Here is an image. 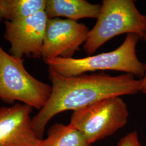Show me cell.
Wrapping results in <instances>:
<instances>
[{"label":"cell","instance_id":"cell-6","mask_svg":"<svg viewBox=\"0 0 146 146\" xmlns=\"http://www.w3.org/2000/svg\"><path fill=\"white\" fill-rule=\"evenodd\" d=\"M48 18L44 11L13 22L5 21L4 38L9 42V53L15 58H42Z\"/></svg>","mask_w":146,"mask_h":146},{"label":"cell","instance_id":"cell-12","mask_svg":"<svg viewBox=\"0 0 146 146\" xmlns=\"http://www.w3.org/2000/svg\"><path fill=\"white\" fill-rule=\"evenodd\" d=\"M117 146H142L136 131L130 132L119 141Z\"/></svg>","mask_w":146,"mask_h":146},{"label":"cell","instance_id":"cell-4","mask_svg":"<svg viewBox=\"0 0 146 146\" xmlns=\"http://www.w3.org/2000/svg\"><path fill=\"white\" fill-rule=\"evenodd\" d=\"M51 92L52 86L27 70L23 59L15 58L0 46V99L9 104L22 102L40 110Z\"/></svg>","mask_w":146,"mask_h":146},{"label":"cell","instance_id":"cell-2","mask_svg":"<svg viewBox=\"0 0 146 146\" xmlns=\"http://www.w3.org/2000/svg\"><path fill=\"white\" fill-rule=\"evenodd\" d=\"M139 39L138 35L129 34L120 47L110 52L78 58H55L44 63L48 68L63 76H76L98 70H115L142 79L146 73V64L137 56L136 48Z\"/></svg>","mask_w":146,"mask_h":146},{"label":"cell","instance_id":"cell-9","mask_svg":"<svg viewBox=\"0 0 146 146\" xmlns=\"http://www.w3.org/2000/svg\"><path fill=\"white\" fill-rule=\"evenodd\" d=\"M101 4L86 0H46L45 12L48 19L66 17L76 21L84 18L98 19Z\"/></svg>","mask_w":146,"mask_h":146},{"label":"cell","instance_id":"cell-10","mask_svg":"<svg viewBox=\"0 0 146 146\" xmlns=\"http://www.w3.org/2000/svg\"><path fill=\"white\" fill-rule=\"evenodd\" d=\"M46 0H0V22L17 21L45 10Z\"/></svg>","mask_w":146,"mask_h":146},{"label":"cell","instance_id":"cell-13","mask_svg":"<svg viewBox=\"0 0 146 146\" xmlns=\"http://www.w3.org/2000/svg\"><path fill=\"white\" fill-rule=\"evenodd\" d=\"M142 39H143L146 43V34L143 37ZM141 84L140 87V92L146 94V72L145 75L143 78L141 79Z\"/></svg>","mask_w":146,"mask_h":146},{"label":"cell","instance_id":"cell-11","mask_svg":"<svg viewBox=\"0 0 146 146\" xmlns=\"http://www.w3.org/2000/svg\"><path fill=\"white\" fill-rule=\"evenodd\" d=\"M41 146H92L82 134L69 125L56 123L50 127Z\"/></svg>","mask_w":146,"mask_h":146},{"label":"cell","instance_id":"cell-5","mask_svg":"<svg viewBox=\"0 0 146 146\" xmlns=\"http://www.w3.org/2000/svg\"><path fill=\"white\" fill-rule=\"evenodd\" d=\"M128 116V107L121 96H112L74 111L69 125L92 145L125 127Z\"/></svg>","mask_w":146,"mask_h":146},{"label":"cell","instance_id":"cell-3","mask_svg":"<svg viewBox=\"0 0 146 146\" xmlns=\"http://www.w3.org/2000/svg\"><path fill=\"white\" fill-rule=\"evenodd\" d=\"M97 20L84 43L88 55L121 34H134L140 38L146 34V15L140 13L133 0H103Z\"/></svg>","mask_w":146,"mask_h":146},{"label":"cell","instance_id":"cell-7","mask_svg":"<svg viewBox=\"0 0 146 146\" xmlns=\"http://www.w3.org/2000/svg\"><path fill=\"white\" fill-rule=\"evenodd\" d=\"M89 29L84 23L60 18L48 19L42 48L44 62L55 58H73L87 40Z\"/></svg>","mask_w":146,"mask_h":146},{"label":"cell","instance_id":"cell-1","mask_svg":"<svg viewBox=\"0 0 146 146\" xmlns=\"http://www.w3.org/2000/svg\"><path fill=\"white\" fill-rule=\"evenodd\" d=\"M48 77L52 83L51 94L31 121L33 130L41 140L48 122L61 113L75 111L110 97L140 92L141 79L128 74L114 76L101 73L67 77L48 68Z\"/></svg>","mask_w":146,"mask_h":146},{"label":"cell","instance_id":"cell-8","mask_svg":"<svg viewBox=\"0 0 146 146\" xmlns=\"http://www.w3.org/2000/svg\"><path fill=\"white\" fill-rule=\"evenodd\" d=\"M33 109L20 103L0 107V146H41L31 126Z\"/></svg>","mask_w":146,"mask_h":146}]
</instances>
